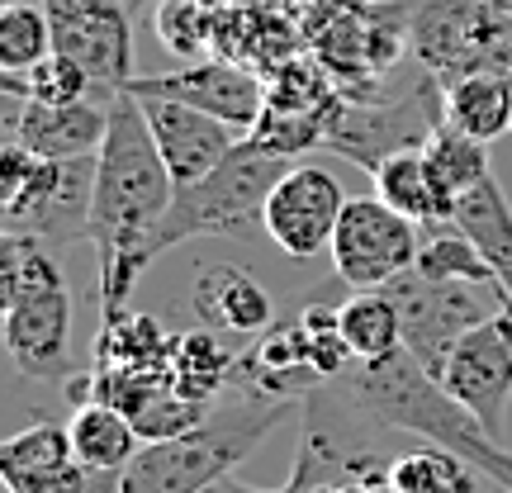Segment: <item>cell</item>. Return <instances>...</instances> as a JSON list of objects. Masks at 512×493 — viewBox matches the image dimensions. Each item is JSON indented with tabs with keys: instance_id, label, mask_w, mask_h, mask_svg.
<instances>
[{
	"instance_id": "21",
	"label": "cell",
	"mask_w": 512,
	"mask_h": 493,
	"mask_svg": "<svg viewBox=\"0 0 512 493\" xmlns=\"http://www.w3.org/2000/svg\"><path fill=\"white\" fill-rule=\"evenodd\" d=\"M389 484L399 493H484L494 479L479 475L475 465L460 460L456 451L422 441V446L389 460Z\"/></svg>"
},
{
	"instance_id": "25",
	"label": "cell",
	"mask_w": 512,
	"mask_h": 493,
	"mask_svg": "<svg viewBox=\"0 0 512 493\" xmlns=\"http://www.w3.org/2000/svg\"><path fill=\"white\" fill-rule=\"evenodd\" d=\"M337 81L332 72L318 62V57H299L294 53L290 62H280L275 72H266V105L285 114H313V110H328L337 100Z\"/></svg>"
},
{
	"instance_id": "14",
	"label": "cell",
	"mask_w": 512,
	"mask_h": 493,
	"mask_svg": "<svg viewBox=\"0 0 512 493\" xmlns=\"http://www.w3.org/2000/svg\"><path fill=\"white\" fill-rule=\"evenodd\" d=\"M114 100H76V105H38L19 100L15 114V143L29 147L43 162H81L100 157L105 133H110Z\"/></svg>"
},
{
	"instance_id": "17",
	"label": "cell",
	"mask_w": 512,
	"mask_h": 493,
	"mask_svg": "<svg viewBox=\"0 0 512 493\" xmlns=\"http://www.w3.org/2000/svg\"><path fill=\"white\" fill-rule=\"evenodd\" d=\"M238 361L242 356L223 342V332L200 328V332H185V337H171L166 380H171V389H181L185 399L219 403L223 384L238 375Z\"/></svg>"
},
{
	"instance_id": "11",
	"label": "cell",
	"mask_w": 512,
	"mask_h": 493,
	"mask_svg": "<svg viewBox=\"0 0 512 493\" xmlns=\"http://www.w3.org/2000/svg\"><path fill=\"white\" fill-rule=\"evenodd\" d=\"M342 209H347V195L332 171L294 162L266 200V238L290 261H313L318 252H332Z\"/></svg>"
},
{
	"instance_id": "4",
	"label": "cell",
	"mask_w": 512,
	"mask_h": 493,
	"mask_svg": "<svg viewBox=\"0 0 512 493\" xmlns=\"http://www.w3.org/2000/svg\"><path fill=\"white\" fill-rule=\"evenodd\" d=\"M95 200V157L43 162L29 147L0 152V214L5 233L38 242H86Z\"/></svg>"
},
{
	"instance_id": "6",
	"label": "cell",
	"mask_w": 512,
	"mask_h": 493,
	"mask_svg": "<svg viewBox=\"0 0 512 493\" xmlns=\"http://www.w3.org/2000/svg\"><path fill=\"white\" fill-rule=\"evenodd\" d=\"M441 119H446V95H441L437 76H422L418 86H408L403 95H384V100L375 91L361 95V100L342 95L328 147L337 157H351L366 171H375L394 152L427 147V138L437 133Z\"/></svg>"
},
{
	"instance_id": "16",
	"label": "cell",
	"mask_w": 512,
	"mask_h": 493,
	"mask_svg": "<svg viewBox=\"0 0 512 493\" xmlns=\"http://www.w3.org/2000/svg\"><path fill=\"white\" fill-rule=\"evenodd\" d=\"M375 195H380L389 209H399L403 219L422 223V228H451V214H456V200L441 190V181L432 176V166L422 157V147L413 152H394L389 162H380L375 171Z\"/></svg>"
},
{
	"instance_id": "19",
	"label": "cell",
	"mask_w": 512,
	"mask_h": 493,
	"mask_svg": "<svg viewBox=\"0 0 512 493\" xmlns=\"http://www.w3.org/2000/svg\"><path fill=\"white\" fill-rule=\"evenodd\" d=\"M67 432H72V446H76V460L86 465V470H124L128 460L138 456V427L128 413H119L114 403H76L72 422H67Z\"/></svg>"
},
{
	"instance_id": "13",
	"label": "cell",
	"mask_w": 512,
	"mask_h": 493,
	"mask_svg": "<svg viewBox=\"0 0 512 493\" xmlns=\"http://www.w3.org/2000/svg\"><path fill=\"white\" fill-rule=\"evenodd\" d=\"M133 100L143 105V119L152 128V138H157V152H162L176 190L204 181L247 138L238 128H228L223 119H214V114H204V110H190L181 100H162V95H133Z\"/></svg>"
},
{
	"instance_id": "35",
	"label": "cell",
	"mask_w": 512,
	"mask_h": 493,
	"mask_svg": "<svg viewBox=\"0 0 512 493\" xmlns=\"http://www.w3.org/2000/svg\"><path fill=\"white\" fill-rule=\"evenodd\" d=\"M119 475H124V470H91L86 493H119Z\"/></svg>"
},
{
	"instance_id": "9",
	"label": "cell",
	"mask_w": 512,
	"mask_h": 493,
	"mask_svg": "<svg viewBox=\"0 0 512 493\" xmlns=\"http://www.w3.org/2000/svg\"><path fill=\"white\" fill-rule=\"evenodd\" d=\"M441 384L489 437L503 441V418L512 399V309L484 318L475 332L460 337L456 351L446 356Z\"/></svg>"
},
{
	"instance_id": "3",
	"label": "cell",
	"mask_w": 512,
	"mask_h": 493,
	"mask_svg": "<svg viewBox=\"0 0 512 493\" xmlns=\"http://www.w3.org/2000/svg\"><path fill=\"white\" fill-rule=\"evenodd\" d=\"M290 166L294 162L271 157L252 138H242L204 181L176 190V200L157 228V242H152L157 256H166L190 238H256V233H266V200Z\"/></svg>"
},
{
	"instance_id": "1",
	"label": "cell",
	"mask_w": 512,
	"mask_h": 493,
	"mask_svg": "<svg viewBox=\"0 0 512 493\" xmlns=\"http://www.w3.org/2000/svg\"><path fill=\"white\" fill-rule=\"evenodd\" d=\"M176 200V181L166 171L157 138L133 95H119L110 110V133L95 157V200L86 242L100 261V304L119 313L133 285L157 261V228Z\"/></svg>"
},
{
	"instance_id": "18",
	"label": "cell",
	"mask_w": 512,
	"mask_h": 493,
	"mask_svg": "<svg viewBox=\"0 0 512 493\" xmlns=\"http://www.w3.org/2000/svg\"><path fill=\"white\" fill-rule=\"evenodd\" d=\"M441 95H446V124H456L460 133H470L479 143L512 133V76L465 72L451 86H441Z\"/></svg>"
},
{
	"instance_id": "10",
	"label": "cell",
	"mask_w": 512,
	"mask_h": 493,
	"mask_svg": "<svg viewBox=\"0 0 512 493\" xmlns=\"http://www.w3.org/2000/svg\"><path fill=\"white\" fill-rule=\"evenodd\" d=\"M124 91L181 100L190 110L223 119L238 133H252L256 119L266 114V76L242 67V62H228V57H200V62H185L181 72H162V76H133Z\"/></svg>"
},
{
	"instance_id": "2",
	"label": "cell",
	"mask_w": 512,
	"mask_h": 493,
	"mask_svg": "<svg viewBox=\"0 0 512 493\" xmlns=\"http://www.w3.org/2000/svg\"><path fill=\"white\" fill-rule=\"evenodd\" d=\"M294 408H299V399H256V394H238L233 403H219L195 432L171 441H143L138 456L119 475V493L209 489L214 479L233 475Z\"/></svg>"
},
{
	"instance_id": "33",
	"label": "cell",
	"mask_w": 512,
	"mask_h": 493,
	"mask_svg": "<svg viewBox=\"0 0 512 493\" xmlns=\"http://www.w3.org/2000/svg\"><path fill=\"white\" fill-rule=\"evenodd\" d=\"M200 493H299V489H294V479H285L280 489H256V484H242V479L223 475V479H214V484H209V489H200Z\"/></svg>"
},
{
	"instance_id": "24",
	"label": "cell",
	"mask_w": 512,
	"mask_h": 493,
	"mask_svg": "<svg viewBox=\"0 0 512 493\" xmlns=\"http://www.w3.org/2000/svg\"><path fill=\"white\" fill-rule=\"evenodd\" d=\"M0 86L5 95H15V100H38V105H76V100H105V95L95 91V81L86 67H76L72 57H43L34 72H5L0 76ZM119 100V95H114Z\"/></svg>"
},
{
	"instance_id": "29",
	"label": "cell",
	"mask_w": 512,
	"mask_h": 493,
	"mask_svg": "<svg viewBox=\"0 0 512 493\" xmlns=\"http://www.w3.org/2000/svg\"><path fill=\"white\" fill-rule=\"evenodd\" d=\"M219 403H200V399H185L181 389H171V380L152 394V399L133 413V427H138V437L143 441H171V437H185V432H195L209 413H214Z\"/></svg>"
},
{
	"instance_id": "5",
	"label": "cell",
	"mask_w": 512,
	"mask_h": 493,
	"mask_svg": "<svg viewBox=\"0 0 512 493\" xmlns=\"http://www.w3.org/2000/svg\"><path fill=\"white\" fill-rule=\"evenodd\" d=\"M384 294L403 318V351L437 380L460 337L508 309L498 280H432L418 266L403 271L394 285H384Z\"/></svg>"
},
{
	"instance_id": "12",
	"label": "cell",
	"mask_w": 512,
	"mask_h": 493,
	"mask_svg": "<svg viewBox=\"0 0 512 493\" xmlns=\"http://www.w3.org/2000/svg\"><path fill=\"white\" fill-rule=\"evenodd\" d=\"M5 351L24 380H72V290L19 294L5 304Z\"/></svg>"
},
{
	"instance_id": "8",
	"label": "cell",
	"mask_w": 512,
	"mask_h": 493,
	"mask_svg": "<svg viewBox=\"0 0 512 493\" xmlns=\"http://www.w3.org/2000/svg\"><path fill=\"white\" fill-rule=\"evenodd\" d=\"M53 24V53L86 67L95 91L114 100L133 81V29L124 0H43Z\"/></svg>"
},
{
	"instance_id": "37",
	"label": "cell",
	"mask_w": 512,
	"mask_h": 493,
	"mask_svg": "<svg viewBox=\"0 0 512 493\" xmlns=\"http://www.w3.org/2000/svg\"><path fill=\"white\" fill-rule=\"evenodd\" d=\"M484 493H508V489H498V484H489V489H484Z\"/></svg>"
},
{
	"instance_id": "36",
	"label": "cell",
	"mask_w": 512,
	"mask_h": 493,
	"mask_svg": "<svg viewBox=\"0 0 512 493\" xmlns=\"http://www.w3.org/2000/svg\"><path fill=\"white\" fill-rule=\"evenodd\" d=\"M214 10H228V5H266V0H209Z\"/></svg>"
},
{
	"instance_id": "27",
	"label": "cell",
	"mask_w": 512,
	"mask_h": 493,
	"mask_svg": "<svg viewBox=\"0 0 512 493\" xmlns=\"http://www.w3.org/2000/svg\"><path fill=\"white\" fill-rule=\"evenodd\" d=\"M43 57H53V24L43 0H15L0 10V67L5 72H34Z\"/></svg>"
},
{
	"instance_id": "20",
	"label": "cell",
	"mask_w": 512,
	"mask_h": 493,
	"mask_svg": "<svg viewBox=\"0 0 512 493\" xmlns=\"http://www.w3.org/2000/svg\"><path fill=\"white\" fill-rule=\"evenodd\" d=\"M337 323L351 347V361H389L403 351V318L384 290H356L337 304Z\"/></svg>"
},
{
	"instance_id": "32",
	"label": "cell",
	"mask_w": 512,
	"mask_h": 493,
	"mask_svg": "<svg viewBox=\"0 0 512 493\" xmlns=\"http://www.w3.org/2000/svg\"><path fill=\"white\" fill-rule=\"evenodd\" d=\"M309 493H399L394 484H389V475L380 479H342V484H318V489Z\"/></svg>"
},
{
	"instance_id": "26",
	"label": "cell",
	"mask_w": 512,
	"mask_h": 493,
	"mask_svg": "<svg viewBox=\"0 0 512 493\" xmlns=\"http://www.w3.org/2000/svg\"><path fill=\"white\" fill-rule=\"evenodd\" d=\"M72 460H76L72 432H67V427H57V422H34V427L15 432V437L0 446V479H5V484H15V479L43 475V470L72 465Z\"/></svg>"
},
{
	"instance_id": "31",
	"label": "cell",
	"mask_w": 512,
	"mask_h": 493,
	"mask_svg": "<svg viewBox=\"0 0 512 493\" xmlns=\"http://www.w3.org/2000/svg\"><path fill=\"white\" fill-rule=\"evenodd\" d=\"M91 484V470L72 460V465H57V470H43V475H29V479H15L5 484L10 493H86Z\"/></svg>"
},
{
	"instance_id": "7",
	"label": "cell",
	"mask_w": 512,
	"mask_h": 493,
	"mask_svg": "<svg viewBox=\"0 0 512 493\" xmlns=\"http://www.w3.org/2000/svg\"><path fill=\"white\" fill-rule=\"evenodd\" d=\"M422 223L403 219L399 209H389L380 195L347 200L342 223L332 233V271L351 290H384L403 271L418 266L422 252Z\"/></svg>"
},
{
	"instance_id": "30",
	"label": "cell",
	"mask_w": 512,
	"mask_h": 493,
	"mask_svg": "<svg viewBox=\"0 0 512 493\" xmlns=\"http://www.w3.org/2000/svg\"><path fill=\"white\" fill-rule=\"evenodd\" d=\"M418 271L432 275V280H494V266L484 261V252H479V247L465 238L460 228L422 238Z\"/></svg>"
},
{
	"instance_id": "22",
	"label": "cell",
	"mask_w": 512,
	"mask_h": 493,
	"mask_svg": "<svg viewBox=\"0 0 512 493\" xmlns=\"http://www.w3.org/2000/svg\"><path fill=\"white\" fill-rule=\"evenodd\" d=\"M166 356H171V337L147 313H105L100 347H95V366L100 370H166Z\"/></svg>"
},
{
	"instance_id": "28",
	"label": "cell",
	"mask_w": 512,
	"mask_h": 493,
	"mask_svg": "<svg viewBox=\"0 0 512 493\" xmlns=\"http://www.w3.org/2000/svg\"><path fill=\"white\" fill-rule=\"evenodd\" d=\"M157 38L166 53L200 62L214 53V5L209 0H157Z\"/></svg>"
},
{
	"instance_id": "23",
	"label": "cell",
	"mask_w": 512,
	"mask_h": 493,
	"mask_svg": "<svg viewBox=\"0 0 512 493\" xmlns=\"http://www.w3.org/2000/svg\"><path fill=\"white\" fill-rule=\"evenodd\" d=\"M489 143H479V138H470V133H460L456 124H446L441 119L437 133L427 138V147H422V157H427V166H432V176L441 181V190L451 195V200H460L465 190H475L484 176H494V166H489V152H484Z\"/></svg>"
},
{
	"instance_id": "34",
	"label": "cell",
	"mask_w": 512,
	"mask_h": 493,
	"mask_svg": "<svg viewBox=\"0 0 512 493\" xmlns=\"http://www.w3.org/2000/svg\"><path fill=\"white\" fill-rule=\"evenodd\" d=\"M309 5L332 10V15H366V10H375V0H309Z\"/></svg>"
},
{
	"instance_id": "15",
	"label": "cell",
	"mask_w": 512,
	"mask_h": 493,
	"mask_svg": "<svg viewBox=\"0 0 512 493\" xmlns=\"http://www.w3.org/2000/svg\"><path fill=\"white\" fill-rule=\"evenodd\" d=\"M190 309L204 328L233 332V337H261L275 328L271 290L242 266H209L190 290Z\"/></svg>"
}]
</instances>
